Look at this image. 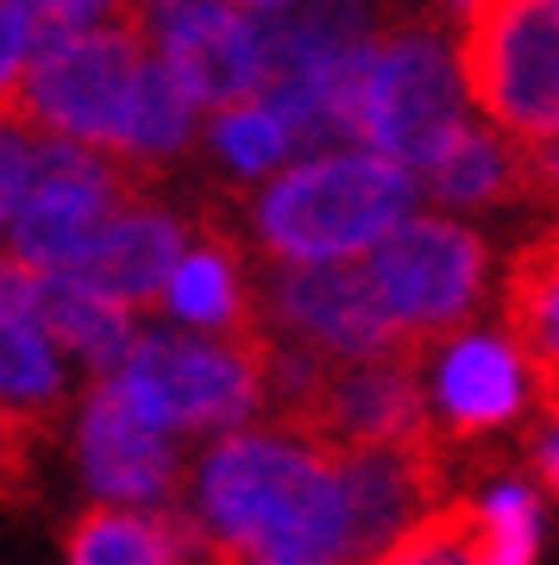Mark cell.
<instances>
[{
	"instance_id": "obj_7",
	"label": "cell",
	"mask_w": 559,
	"mask_h": 565,
	"mask_svg": "<svg viewBox=\"0 0 559 565\" xmlns=\"http://www.w3.org/2000/svg\"><path fill=\"white\" fill-rule=\"evenodd\" d=\"M460 126V82H453V63L428 25H390L365 44L359 95H352V139L421 170Z\"/></svg>"
},
{
	"instance_id": "obj_11",
	"label": "cell",
	"mask_w": 559,
	"mask_h": 565,
	"mask_svg": "<svg viewBox=\"0 0 559 565\" xmlns=\"http://www.w3.org/2000/svg\"><path fill=\"white\" fill-rule=\"evenodd\" d=\"M421 396L434 440H491L503 427L540 415V377L509 340V327H460L446 340H428L415 352Z\"/></svg>"
},
{
	"instance_id": "obj_18",
	"label": "cell",
	"mask_w": 559,
	"mask_h": 565,
	"mask_svg": "<svg viewBox=\"0 0 559 565\" xmlns=\"http://www.w3.org/2000/svg\"><path fill=\"white\" fill-rule=\"evenodd\" d=\"M63 403H70V352L32 308L0 296V415L39 427Z\"/></svg>"
},
{
	"instance_id": "obj_17",
	"label": "cell",
	"mask_w": 559,
	"mask_h": 565,
	"mask_svg": "<svg viewBox=\"0 0 559 565\" xmlns=\"http://www.w3.org/2000/svg\"><path fill=\"white\" fill-rule=\"evenodd\" d=\"M63 565H208L177 509L88 503L63 534Z\"/></svg>"
},
{
	"instance_id": "obj_21",
	"label": "cell",
	"mask_w": 559,
	"mask_h": 565,
	"mask_svg": "<svg viewBox=\"0 0 559 565\" xmlns=\"http://www.w3.org/2000/svg\"><path fill=\"white\" fill-rule=\"evenodd\" d=\"M196 139V95L177 82V70L145 44V70L139 88H133V120H126V145L120 158L139 163V170H158Z\"/></svg>"
},
{
	"instance_id": "obj_14",
	"label": "cell",
	"mask_w": 559,
	"mask_h": 565,
	"mask_svg": "<svg viewBox=\"0 0 559 565\" xmlns=\"http://www.w3.org/2000/svg\"><path fill=\"white\" fill-rule=\"evenodd\" d=\"M346 497V527H352V559H371L383 546L434 509L440 471L434 440H402V446H334Z\"/></svg>"
},
{
	"instance_id": "obj_13",
	"label": "cell",
	"mask_w": 559,
	"mask_h": 565,
	"mask_svg": "<svg viewBox=\"0 0 559 565\" xmlns=\"http://www.w3.org/2000/svg\"><path fill=\"white\" fill-rule=\"evenodd\" d=\"M0 296L7 302L32 308L51 340L70 352V364H82L88 377L114 371L126 359V345L139 340V315L114 296H101L95 282H82L76 270H57V264H25L20 252L0 245Z\"/></svg>"
},
{
	"instance_id": "obj_22",
	"label": "cell",
	"mask_w": 559,
	"mask_h": 565,
	"mask_svg": "<svg viewBox=\"0 0 559 565\" xmlns=\"http://www.w3.org/2000/svg\"><path fill=\"white\" fill-rule=\"evenodd\" d=\"M208 139H214L220 163H226V170H240V177H271V170H283V158L296 151V139H289L283 114L264 102V95L220 107Z\"/></svg>"
},
{
	"instance_id": "obj_12",
	"label": "cell",
	"mask_w": 559,
	"mask_h": 565,
	"mask_svg": "<svg viewBox=\"0 0 559 565\" xmlns=\"http://www.w3.org/2000/svg\"><path fill=\"white\" fill-rule=\"evenodd\" d=\"M277 422H283V415H277ZM289 422L308 427V434H320L327 446H402V440H434L415 352L320 364V384L308 390V403H302Z\"/></svg>"
},
{
	"instance_id": "obj_6",
	"label": "cell",
	"mask_w": 559,
	"mask_h": 565,
	"mask_svg": "<svg viewBox=\"0 0 559 565\" xmlns=\"http://www.w3.org/2000/svg\"><path fill=\"white\" fill-rule=\"evenodd\" d=\"M365 270L378 282L397 333L421 352L428 340L472 327L491 282V245L446 214H409L365 252Z\"/></svg>"
},
{
	"instance_id": "obj_29",
	"label": "cell",
	"mask_w": 559,
	"mask_h": 565,
	"mask_svg": "<svg viewBox=\"0 0 559 565\" xmlns=\"http://www.w3.org/2000/svg\"><path fill=\"white\" fill-rule=\"evenodd\" d=\"M233 7H240V13H289L296 0H233Z\"/></svg>"
},
{
	"instance_id": "obj_20",
	"label": "cell",
	"mask_w": 559,
	"mask_h": 565,
	"mask_svg": "<svg viewBox=\"0 0 559 565\" xmlns=\"http://www.w3.org/2000/svg\"><path fill=\"white\" fill-rule=\"evenodd\" d=\"M421 195H434L440 207H497L521 195V170H516V139H497L491 126L465 120L453 139L440 145L434 158L415 170Z\"/></svg>"
},
{
	"instance_id": "obj_25",
	"label": "cell",
	"mask_w": 559,
	"mask_h": 565,
	"mask_svg": "<svg viewBox=\"0 0 559 565\" xmlns=\"http://www.w3.org/2000/svg\"><path fill=\"white\" fill-rule=\"evenodd\" d=\"M25 63H32V20H25L20 0H0V114L20 107Z\"/></svg>"
},
{
	"instance_id": "obj_8",
	"label": "cell",
	"mask_w": 559,
	"mask_h": 565,
	"mask_svg": "<svg viewBox=\"0 0 559 565\" xmlns=\"http://www.w3.org/2000/svg\"><path fill=\"white\" fill-rule=\"evenodd\" d=\"M259 327L283 345H302L327 364L346 359H390L415 352L397 333L365 258H320V264H271L259 289Z\"/></svg>"
},
{
	"instance_id": "obj_28",
	"label": "cell",
	"mask_w": 559,
	"mask_h": 565,
	"mask_svg": "<svg viewBox=\"0 0 559 565\" xmlns=\"http://www.w3.org/2000/svg\"><path fill=\"white\" fill-rule=\"evenodd\" d=\"M528 478L559 497V396H540V422L528 434Z\"/></svg>"
},
{
	"instance_id": "obj_1",
	"label": "cell",
	"mask_w": 559,
	"mask_h": 565,
	"mask_svg": "<svg viewBox=\"0 0 559 565\" xmlns=\"http://www.w3.org/2000/svg\"><path fill=\"white\" fill-rule=\"evenodd\" d=\"M177 515L208 565L240 559H352L334 446L296 422H240L208 434L182 471Z\"/></svg>"
},
{
	"instance_id": "obj_15",
	"label": "cell",
	"mask_w": 559,
	"mask_h": 565,
	"mask_svg": "<svg viewBox=\"0 0 559 565\" xmlns=\"http://www.w3.org/2000/svg\"><path fill=\"white\" fill-rule=\"evenodd\" d=\"M189 239H196V233H189L170 207L139 195V202H126L114 221L101 226L95 239H88V252H82L70 270H76L82 282H95L101 296L126 302L133 315H151V308L164 302L170 270L182 264Z\"/></svg>"
},
{
	"instance_id": "obj_30",
	"label": "cell",
	"mask_w": 559,
	"mask_h": 565,
	"mask_svg": "<svg viewBox=\"0 0 559 565\" xmlns=\"http://www.w3.org/2000/svg\"><path fill=\"white\" fill-rule=\"evenodd\" d=\"M240 565H346V559H240Z\"/></svg>"
},
{
	"instance_id": "obj_24",
	"label": "cell",
	"mask_w": 559,
	"mask_h": 565,
	"mask_svg": "<svg viewBox=\"0 0 559 565\" xmlns=\"http://www.w3.org/2000/svg\"><path fill=\"white\" fill-rule=\"evenodd\" d=\"M39 170H44V132L25 120L20 107L0 114V239H7V226H13L20 202L32 195Z\"/></svg>"
},
{
	"instance_id": "obj_19",
	"label": "cell",
	"mask_w": 559,
	"mask_h": 565,
	"mask_svg": "<svg viewBox=\"0 0 559 565\" xmlns=\"http://www.w3.org/2000/svg\"><path fill=\"white\" fill-rule=\"evenodd\" d=\"M503 327L535 364L540 396H559V226L516 252L503 282Z\"/></svg>"
},
{
	"instance_id": "obj_16",
	"label": "cell",
	"mask_w": 559,
	"mask_h": 565,
	"mask_svg": "<svg viewBox=\"0 0 559 565\" xmlns=\"http://www.w3.org/2000/svg\"><path fill=\"white\" fill-rule=\"evenodd\" d=\"M164 315L170 327H189V333H245L259 327V289L245 282V252L233 233L220 226H201L182 264L170 270V289H164Z\"/></svg>"
},
{
	"instance_id": "obj_10",
	"label": "cell",
	"mask_w": 559,
	"mask_h": 565,
	"mask_svg": "<svg viewBox=\"0 0 559 565\" xmlns=\"http://www.w3.org/2000/svg\"><path fill=\"white\" fill-rule=\"evenodd\" d=\"M182 434L151 422L114 377H88L82 408L70 422V452H76V478L88 490V503L114 509H177L182 497Z\"/></svg>"
},
{
	"instance_id": "obj_2",
	"label": "cell",
	"mask_w": 559,
	"mask_h": 565,
	"mask_svg": "<svg viewBox=\"0 0 559 565\" xmlns=\"http://www.w3.org/2000/svg\"><path fill=\"white\" fill-rule=\"evenodd\" d=\"M421 202L409 163L383 151H320L308 163L271 170L252 202V226L271 264H320V258H365L371 245L402 226Z\"/></svg>"
},
{
	"instance_id": "obj_4",
	"label": "cell",
	"mask_w": 559,
	"mask_h": 565,
	"mask_svg": "<svg viewBox=\"0 0 559 565\" xmlns=\"http://www.w3.org/2000/svg\"><path fill=\"white\" fill-rule=\"evenodd\" d=\"M460 88L509 139L559 132V0H453Z\"/></svg>"
},
{
	"instance_id": "obj_27",
	"label": "cell",
	"mask_w": 559,
	"mask_h": 565,
	"mask_svg": "<svg viewBox=\"0 0 559 565\" xmlns=\"http://www.w3.org/2000/svg\"><path fill=\"white\" fill-rule=\"evenodd\" d=\"M516 170H521V195L559 202V132H540V139H516Z\"/></svg>"
},
{
	"instance_id": "obj_23",
	"label": "cell",
	"mask_w": 559,
	"mask_h": 565,
	"mask_svg": "<svg viewBox=\"0 0 559 565\" xmlns=\"http://www.w3.org/2000/svg\"><path fill=\"white\" fill-rule=\"evenodd\" d=\"M365 565H484L478 559V527H472V503H434L409 534L371 553Z\"/></svg>"
},
{
	"instance_id": "obj_5",
	"label": "cell",
	"mask_w": 559,
	"mask_h": 565,
	"mask_svg": "<svg viewBox=\"0 0 559 565\" xmlns=\"http://www.w3.org/2000/svg\"><path fill=\"white\" fill-rule=\"evenodd\" d=\"M145 70V39L120 20H95L82 32L32 44L25 63V95L20 114L57 139L95 145L120 158L126 120H133V88Z\"/></svg>"
},
{
	"instance_id": "obj_3",
	"label": "cell",
	"mask_w": 559,
	"mask_h": 565,
	"mask_svg": "<svg viewBox=\"0 0 559 565\" xmlns=\"http://www.w3.org/2000/svg\"><path fill=\"white\" fill-rule=\"evenodd\" d=\"M182 440H208L240 422H259L271 403V333H189V327H139L114 371H101Z\"/></svg>"
},
{
	"instance_id": "obj_9",
	"label": "cell",
	"mask_w": 559,
	"mask_h": 565,
	"mask_svg": "<svg viewBox=\"0 0 559 565\" xmlns=\"http://www.w3.org/2000/svg\"><path fill=\"white\" fill-rule=\"evenodd\" d=\"M151 177L158 170H139V163L114 158V151H95V145L44 132V170L32 182V195L20 202L13 226H7V252H20L25 264H57V270H70L88 252V239L126 202L151 195L145 189Z\"/></svg>"
},
{
	"instance_id": "obj_26",
	"label": "cell",
	"mask_w": 559,
	"mask_h": 565,
	"mask_svg": "<svg viewBox=\"0 0 559 565\" xmlns=\"http://www.w3.org/2000/svg\"><path fill=\"white\" fill-rule=\"evenodd\" d=\"M25 20H32V44L44 39H63V32H82V25L107 20L114 0H20Z\"/></svg>"
}]
</instances>
